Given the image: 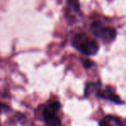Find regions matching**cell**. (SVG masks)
Listing matches in <instances>:
<instances>
[{
	"label": "cell",
	"instance_id": "6",
	"mask_svg": "<svg viewBox=\"0 0 126 126\" xmlns=\"http://www.w3.org/2000/svg\"><path fill=\"white\" fill-rule=\"evenodd\" d=\"M99 125L100 126H113L111 123H110V120H108L107 117L103 118L102 120H100V123H99Z\"/></svg>",
	"mask_w": 126,
	"mask_h": 126
},
{
	"label": "cell",
	"instance_id": "8",
	"mask_svg": "<svg viewBox=\"0 0 126 126\" xmlns=\"http://www.w3.org/2000/svg\"><path fill=\"white\" fill-rule=\"evenodd\" d=\"M93 66H94V63L92 61H89V60H86V61H84V62H83V67L86 69L91 68Z\"/></svg>",
	"mask_w": 126,
	"mask_h": 126
},
{
	"label": "cell",
	"instance_id": "3",
	"mask_svg": "<svg viewBox=\"0 0 126 126\" xmlns=\"http://www.w3.org/2000/svg\"><path fill=\"white\" fill-rule=\"evenodd\" d=\"M90 30L96 38L100 39L106 43H109L117 37V31L115 29L106 26L100 22H94L90 26Z\"/></svg>",
	"mask_w": 126,
	"mask_h": 126
},
{
	"label": "cell",
	"instance_id": "2",
	"mask_svg": "<svg viewBox=\"0 0 126 126\" xmlns=\"http://www.w3.org/2000/svg\"><path fill=\"white\" fill-rule=\"evenodd\" d=\"M61 108L58 101H51L48 103L41 111L42 120L47 126H61V118L58 117V112Z\"/></svg>",
	"mask_w": 126,
	"mask_h": 126
},
{
	"label": "cell",
	"instance_id": "5",
	"mask_svg": "<svg viewBox=\"0 0 126 126\" xmlns=\"http://www.w3.org/2000/svg\"><path fill=\"white\" fill-rule=\"evenodd\" d=\"M69 6L76 12L80 11V3L79 0H67Z\"/></svg>",
	"mask_w": 126,
	"mask_h": 126
},
{
	"label": "cell",
	"instance_id": "1",
	"mask_svg": "<svg viewBox=\"0 0 126 126\" xmlns=\"http://www.w3.org/2000/svg\"><path fill=\"white\" fill-rule=\"evenodd\" d=\"M71 45L85 55H95L99 51V44L84 33L76 34L71 39Z\"/></svg>",
	"mask_w": 126,
	"mask_h": 126
},
{
	"label": "cell",
	"instance_id": "4",
	"mask_svg": "<svg viewBox=\"0 0 126 126\" xmlns=\"http://www.w3.org/2000/svg\"><path fill=\"white\" fill-rule=\"evenodd\" d=\"M97 97L100 98V99L111 101V102H113L114 104H124V101L120 99L119 96L117 95L116 93L109 87H107L105 90H98V92H97Z\"/></svg>",
	"mask_w": 126,
	"mask_h": 126
},
{
	"label": "cell",
	"instance_id": "7",
	"mask_svg": "<svg viewBox=\"0 0 126 126\" xmlns=\"http://www.w3.org/2000/svg\"><path fill=\"white\" fill-rule=\"evenodd\" d=\"M10 108L9 107V105H7L6 104H3V103L0 102V115H1L2 112L3 111H10Z\"/></svg>",
	"mask_w": 126,
	"mask_h": 126
}]
</instances>
